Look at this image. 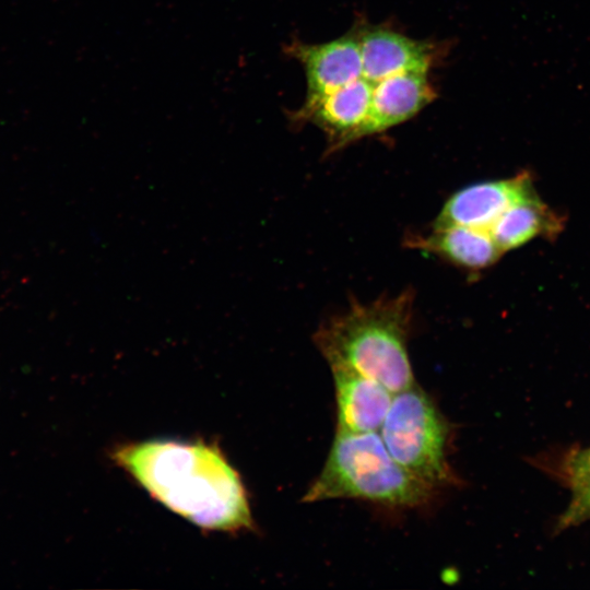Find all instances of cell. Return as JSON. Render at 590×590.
I'll list each match as a JSON object with an SVG mask.
<instances>
[{
  "mask_svg": "<svg viewBox=\"0 0 590 590\" xmlns=\"http://www.w3.org/2000/svg\"><path fill=\"white\" fill-rule=\"evenodd\" d=\"M113 459L154 499L201 529H251L246 488L213 444L152 439L115 450Z\"/></svg>",
  "mask_w": 590,
  "mask_h": 590,
  "instance_id": "6da1fadb",
  "label": "cell"
},
{
  "mask_svg": "<svg viewBox=\"0 0 590 590\" xmlns=\"http://www.w3.org/2000/svg\"><path fill=\"white\" fill-rule=\"evenodd\" d=\"M414 295L408 288L365 304L352 300L320 324L314 342L330 367L352 368L392 393L405 390L415 385L408 353Z\"/></svg>",
  "mask_w": 590,
  "mask_h": 590,
  "instance_id": "7a4b0ae2",
  "label": "cell"
},
{
  "mask_svg": "<svg viewBox=\"0 0 590 590\" xmlns=\"http://www.w3.org/2000/svg\"><path fill=\"white\" fill-rule=\"evenodd\" d=\"M435 488L389 453L380 434L337 432L327 460L303 502L355 498L390 507L428 503Z\"/></svg>",
  "mask_w": 590,
  "mask_h": 590,
  "instance_id": "3957f363",
  "label": "cell"
},
{
  "mask_svg": "<svg viewBox=\"0 0 590 590\" xmlns=\"http://www.w3.org/2000/svg\"><path fill=\"white\" fill-rule=\"evenodd\" d=\"M379 434L392 458L435 489L451 485L447 461L449 425L416 384L393 394Z\"/></svg>",
  "mask_w": 590,
  "mask_h": 590,
  "instance_id": "277c9868",
  "label": "cell"
},
{
  "mask_svg": "<svg viewBox=\"0 0 590 590\" xmlns=\"http://www.w3.org/2000/svg\"><path fill=\"white\" fill-rule=\"evenodd\" d=\"M534 193L529 170L506 179L475 182L449 197L433 227L463 225L489 231L510 205Z\"/></svg>",
  "mask_w": 590,
  "mask_h": 590,
  "instance_id": "5b68a950",
  "label": "cell"
},
{
  "mask_svg": "<svg viewBox=\"0 0 590 590\" xmlns=\"http://www.w3.org/2000/svg\"><path fill=\"white\" fill-rule=\"evenodd\" d=\"M374 84L364 76L334 91L306 97L299 120H308L329 137L330 150H337L366 135Z\"/></svg>",
  "mask_w": 590,
  "mask_h": 590,
  "instance_id": "8992f818",
  "label": "cell"
},
{
  "mask_svg": "<svg viewBox=\"0 0 590 590\" xmlns=\"http://www.w3.org/2000/svg\"><path fill=\"white\" fill-rule=\"evenodd\" d=\"M337 401V432H379L393 394L382 384L345 367L331 366Z\"/></svg>",
  "mask_w": 590,
  "mask_h": 590,
  "instance_id": "52a82bcc",
  "label": "cell"
},
{
  "mask_svg": "<svg viewBox=\"0 0 590 590\" xmlns=\"http://www.w3.org/2000/svg\"><path fill=\"white\" fill-rule=\"evenodd\" d=\"M286 50L304 67L307 97L334 91L363 76L357 37L343 36L316 45L297 43Z\"/></svg>",
  "mask_w": 590,
  "mask_h": 590,
  "instance_id": "ba28073f",
  "label": "cell"
},
{
  "mask_svg": "<svg viewBox=\"0 0 590 590\" xmlns=\"http://www.w3.org/2000/svg\"><path fill=\"white\" fill-rule=\"evenodd\" d=\"M357 39L363 76L373 84L400 73H427L433 61V48L427 43L390 30H367Z\"/></svg>",
  "mask_w": 590,
  "mask_h": 590,
  "instance_id": "9c48e42d",
  "label": "cell"
},
{
  "mask_svg": "<svg viewBox=\"0 0 590 590\" xmlns=\"http://www.w3.org/2000/svg\"><path fill=\"white\" fill-rule=\"evenodd\" d=\"M405 244L473 273L494 266L504 253L488 231L463 225L433 227L426 235L410 234Z\"/></svg>",
  "mask_w": 590,
  "mask_h": 590,
  "instance_id": "30bf717a",
  "label": "cell"
},
{
  "mask_svg": "<svg viewBox=\"0 0 590 590\" xmlns=\"http://www.w3.org/2000/svg\"><path fill=\"white\" fill-rule=\"evenodd\" d=\"M426 74L405 72L374 83L366 135L409 120L435 98Z\"/></svg>",
  "mask_w": 590,
  "mask_h": 590,
  "instance_id": "8fae6325",
  "label": "cell"
},
{
  "mask_svg": "<svg viewBox=\"0 0 590 590\" xmlns=\"http://www.w3.org/2000/svg\"><path fill=\"white\" fill-rule=\"evenodd\" d=\"M564 216L534 193L510 205L491 226L489 233L505 252L536 237L554 239L564 229Z\"/></svg>",
  "mask_w": 590,
  "mask_h": 590,
  "instance_id": "7c38bea8",
  "label": "cell"
},
{
  "mask_svg": "<svg viewBox=\"0 0 590 590\" xmlns=\"http://www.w3.org/2000/svg\"><path fill=\"white\" fill-rule=\"evenodd\" d=\"M571 500L559 520L565 529L590 519V448L575 452L567 463Z\"/></svg>",
  "mask_w": 590,
  "mask_h": 590,
  "instance_id": "4fadbf2b",
  "label": "cell"
}]
</instances>
